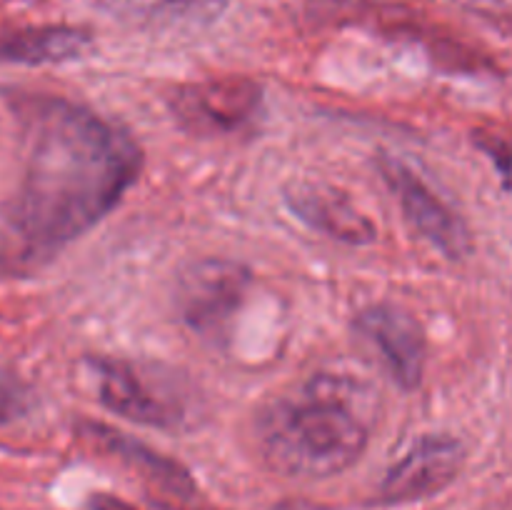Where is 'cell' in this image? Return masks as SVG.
<instances>
[{"instance_id": "obj_9", "label": "cell", "mask_w": 512, "mask_h": 510, "mask_svg": "<svg viewBox=\"0 0 512 510\" xmlns=\"http://www.w3.org/2000/svg\"><path fill=\"white\" fill-rule=\"evenodd\" d=\"M290 213L315 233L345 245H368L375 240V225L343 190L318 180H293L283 193Z\"/></svg>"}, {"instance_id": "obj_12", "label": "cell", "mask_w": 512, "mask_h": 510, "mask_svg": "<svg viewBox=\"0 0 512 510\" xmlns=\"http://www.w3.org/2000/svg\"><path fill=\"white\" fill-rule=\"evenodd\" d=\"M90 33L68 25L0 30V63L48 65L75 60L90 48Z\"/></svg>"}, {"instance_id": "obj_7", "label": "cell", "mask_w": 512, "mask_h": 510, "mask_svg": "<svg viewBox=\"0 0 512 510\" xmlns=\"http://www.w3.org/2000/svg\"><path fill=\"white\" fill-rule=\"evenodd\" d=\"M353 330L403 390H415L425 373V335L408 310L373 303L358 310Z\"/></svg>"}, {"instance_id": "obj_15", "label": "cell", "mask_w": 512, "mask_h": 510, "mask_svg": "<svg viewBox=\"0 0 512 510\" xmlns=\"http://www.w3.org/2000/svg\"><path fill=\"white\" fill-rule=\"evenodd\" d=\"M458 8L512 30V0H450Z\"/></svg>"}, {"instance_id": "obj_1", "label": "cell", "mask_w": 512, "mask_h": 510, "mask_svg": "<svg viewBox=\"0 0 512 510\" xmlns=\"http://www.w3.org/2000/svg\"><path fill=\"white\" fill-rule=\"evenodd\" d=\"M25 170L0 205V265L38 268L100 223L133 188L143 153L125 128L60 95H20Z\"/></svg>"}, {"instance_id": "obj_16", "label": "cell", "mask_w": 512, "mask_h": 510, "mask_svg": "<svg viewBox=\"0 0 512 510\" xmlns=\"http://www.w3.org/2000/svg\"><path fill=\"white\" fill-rule=\"evenodd\" d=\"M90 510H140V508L130 505L128 500L118 498V495L95 493L93 498H90Z\"/></svg>"}, {"instance_id": "obj_6", "label": "cell", "mask_w": 512, "mask_h": 510, "mask_svg": "<svg viewBox=\"0 0 512 510\" xmlns=\"http://www.w3.org/2000/svg\"><path fill=\"white\" fill-rule=\"evenodd\" d=\"M170 108L195 135H238L255 128L263 113V90L250 78H213L180 85Z\"/></svg>"}, {"instance_id": "obj_8", "label": "cell", "mask_w": 512, "mask_h": 510, "mask_svg": "<svg viewBox=\"0 0 512 510\" xmlns=\"http://www.w3.org/2000/svg\"><path fill=\"white\" fill-rule=\"evenodd\" d=\"M463 465L465 445L458 438L445 433L423 435L383 475L378 503L405 505L433 498L458 478Z\"/></svg>"}, {"instance_id": "obj_11", "label": "cell", "mask_w": 512, "mask_h": 510, "mask_svg": "<svg viewBox=\"0 0 512 510\" xmlns=\"http://www.w3.org/2000/svg\"><path fill=\"white\" fill-rule=\"evenodd\" d=\"M100 8L123 23L155 30H198L213 25L228 0H98Z\"/></svg>"}, {"instance_id": "obj_10", "label": "cell", "mask_w": 512, "mask_h": 510, "mask_svg": "<svg viewBox=\"0 0 512 510\" xmlns=\"http://www.w3.org/2000/svg\"><path fill=\"white\" fill-rule=\"evenodd\" d=\"M80 438L88 440L93 448H98L100 453L113 455L115 460H120L123 465L133 468L135 473L143 475L145 480L160 488L163 493L173 495L178 500L193 498L195 483L190 478L188 470L183 468L175 460L165 458V455L155 453L148 445H143L140 440L128 438L120 430L108 428L103 423H93V420H80L78 423Z\"/></svg>"}, {"instance_id": "obj_13", "label": "cell", "mask_w": 512, "mask_h": 510, "mask_svg": "<svg viewBox=\"0 0 512 510\" xmlns=\"http://www.w3.org/2000/svg\"><path fill=\"white\" fill-rule=\"evenodd\" d=\"M30 405H33V393L23 383V378L0 365V425L23 418Z\"/></svg>"}, {"instance_id": "obj_4", "label": "cell", "mask_w": 512, "mask_h": 510, "mask_svg": "<svg viewBox=\"0 0 512 510\" xmlns=\"http://www.w3.org/2000/svg\"><path fill=\"white\" fill-rule=\"evenodd\" d=\"M253 273L238 260L203 258L185 265L175 283V310L200 338L223 343L248 298Z\"/></svg>"}, {"instance_id": "obj_14", "label": "cell", "mask_w": 512, "mask_h": 510, "mask_svg": "<svg viewBox=\"0 0 512 510\" xmlns=\"http://www.w3.org/2000/svg\"><path fill=\"white\" fill-rule=\"evenodd\" d=\"M473 143L498 170L503 188L512 193V138L503 133H493V130H475Z\"/></svg>"}, {"instance_id": "obj_2", "label": "cell", "mask_w": 512, "mask_h": 510, "mask_svg": "<svg viewBox=\"0 0 512 510\" xmlns=\"http://www.w3.org/2000/svg\"><path fill=\"white\" fill-rule=\"evenodd\" d=\"M373 430V393L340 373H318L263 405L255 443L288 478H330L360 460Z\"/></svg>"}, {"instance_id": "obj_5", "label": "cell", "mask_w": 512, "mask_h": 510, "mask_svg": "<svg viewBox=\"0 0 512 510\" xmlns=\"http://www.w3.org/2000/svg\"><path fill=\"white\" fill-rule=\"evenodd\" d=\"M378 170L393 198L398 200L405 220L420 238L428 240L448 260L468 258L473 250V235L458 210L448 203L433 185L415 173L408 163L390 153L378 155Z\"/></svg>"}, {"instance_id": "obj_3", "label": "cell", "mask_w": 512, "mask_h": 510, "mask_svg": "<svg viewBox=\"0 0 512 510\" xmlns=\"http://www.w3.org/2000/svg\"><path fill=\"white\" fill-rule=\"evenodd\" d=\"M85 380L95 400L110 413L145 425V428L175 430L188 420V408L170 375L125 358L90 355L85 358Z\"/></svg>"}]
</instances>
